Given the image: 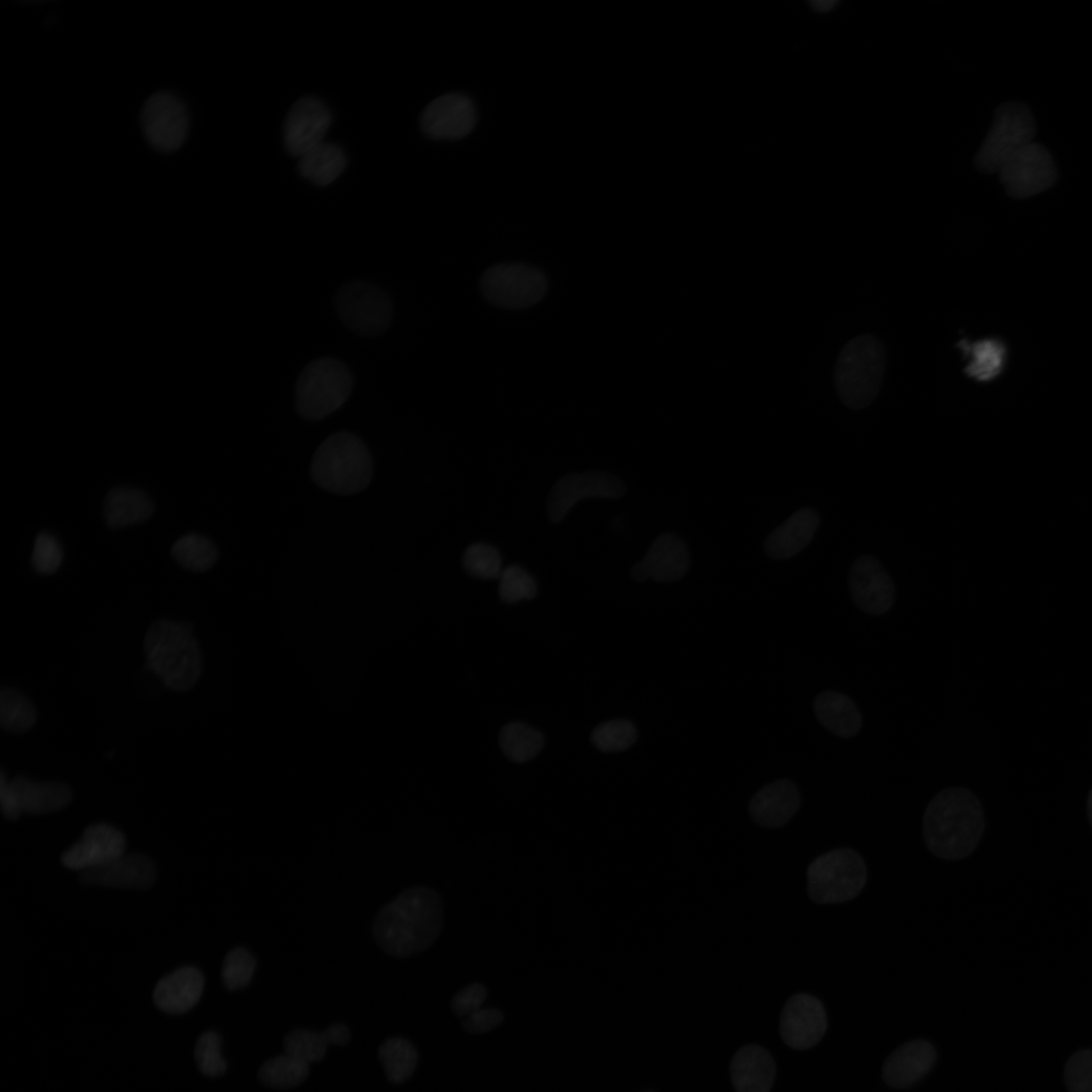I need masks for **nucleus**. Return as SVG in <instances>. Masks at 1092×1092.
<instances>
[{
  "mask_svg": "<svg viewBox=\"0 0 1092 1092\" xmlns=\"http://www.w3.org/2000/svg\"><path fill=\"white\" fill-rule=\"evenodd\" d=\"M124 848L125 838L118 829L97 823L84 830L82 837L62 854L61 860L66 868L83 872L122 855Z\"/></svg>",
  "mask_w": 1092,
  "mask_h": 1092,
  "instance_id": "6ab92c4d",
  "label": "nucleus"
},
{
  "mask_svg": "<svg viewBox=\"0 0 1092 1092\" xmlns=\"http://www.w3.org/2000/svg\"><path fill=\"white\" fill-rule=\"evenodd\" d=\"M936 1060L933 1045L924 1039H913L897 1048L883 1067L885 1082L894 1088L915 1084L932 1068Z\"/></svg>",
  "mask_w": 1092,
  "mask_h": 1092,
  "instance_id": "412c9836",
  "label": "nucleus"
},
{
  "mask_svg": "<svg viewBox=\"0 0 1092 1092\" xmlns=\"http://www.w3.org/2000/svg\"><path fill=\"white\" fill-rule=\"evenodd\" d=\"M64 559V551L58 539L48 532L39 533L33 544L31 564L41 574H51L59 569Z\"/></svg>",
  "mask_w": 1092,
  "mask_h": 1092,
  "instance_id": "a19ab883",
  "label": "nucleus"
},
{
  "mask_svg": "<svg viewBox=\"0 0 1092 1092\" xmlns=\"http://www.w3.org/2000/svg\"><path fill=\"white\" fill-rule=\"evenodd\" d=\"M332 123L329 108L317 98L298 99L288 111L283 125L284 144L290 155L300 158L324 143Z\"/></svg>",
  "mask_w": 1092,
  "mask_h": 1092,
  "instance_id": "4468645a",
  "label": "nucleus"
},
{
  "mask_svg": "<svg viewBox=\"0 0 1092 1092\" xmlns=\"http://www.w3.org/2000/svg\"><path fill=\"white\" fill-rule=\"evenodd\" d=\"M503 1019V1012L496 1008L479 1009L466 1018L463 1028L470 1033L487 1032L498 1026Z\"/></svg>",
  "mask_w": 1092,
  "mask_h": 1092,
  "instance_id": "a18cd8bd",
  "label": "nucleus"
},
{
  "mask_svg": "<svg viewBox=\"0 0 1092 1092\" xmlns=\"http://www.w3.org/2000/svg\"><path fill=\"white\" fill-rule=\"evenodd\" d=\"M156 878L153 861L142 854H122L100 867L81 872L80 881L124 889H146Z\"/></svg>",
  "mask_w": 1092,
  "mask_h": 1092,
  "instance_id": "aec40b11",
  "label": "nucleus"
},
{
  "mask_svg": "<svg viewBox=\"0 0 1092 1092\" xmlns=\"http://www.w3.org/2000/svg\"><path fill=\"white\" fill-rule=\"evenodd\" d=\"M487 996V990L481 983H472L459 990L452 999L453 1012L459 1016H469L480 1009Z\"/></svg>",
  "mask_w": 1092,
  "mask_h": 1092,
  "instance_id": "c03bdc74",
  "label": "nucleus"
},
{
  "mask_svg": "<svg viewBox=\"0 0 1092 1092\" xmlns=\"http://www.w3.org/2000/svg\"><path fill=\"white\" fill-rule=\"evenodd\" d=\"M547 278L533 266L504 263L487 269L480 290L490 303L508 309H522L539 302L547 292Z\"/></svg>",
  "mask_w": 1092,
  "mask_h": 1092,
  "instance_id": "1a4fd4ad",
  "label": "nucleus"
},
{
  "mask_svg": "<svg viewBox=\"0 0 1092 1092\" xmlns=\"http://www.w3.org/2000/svg\"><path fill=\"white\" fill-rule=\"evenodd\" d=\"M308 1075V1064L284 1054L267 1060L259 1070V1079L269 1087L285 1089L301 1084Z\"/></svg>",
  "mask_w": 1092,
  "mask_h": 1092,
  "instance_id": "f704fd0d",
  "label": "nucleus"
},
{
  "mask_svg": "<svg viewBox=\"0 0 1092 1092\" xmlns=\"http://www.w3.org/2000/svg\"><path fill=\"white\" fill-rule=\"evenodd\" d=\"M444 904L440 894L428 886H412L401 891L375 915L372 934L387 956L407 959L428 949L444 927Z\"/></svg>",
  "mask_w": 1092,
  "mask_h": 1092,
  "instance_id": "f257e3e1",
  "label": "nucleus"
},
{
  "mask_svg": "<svg viewBox=\"0 0 1092 1092\" xmlns=\"http://www.w3.org/2000/svg\"><path fill=\"white\" fill-rule=\"evenodd\" d=\"M0 806L3 815L8 819H17L21 814L10 783L3 774L0 776Z\"/></svg>",
  "mask_w": 1092,
  "mask_h": 1092,
  "instance_id": "49530a36",
  "label": "nucleus"
},
{
  "mask_svg": "<svg viewBox=\"0 0 1092 1092\" xmlns=\"http://www.w3.org/2000/svg\"><path fill=\"white\" fill-rule=\"evenodd\" d=\"M867 882L861 856L851 848H838L817 856L807 870L808 895L819 904L853 899Z\"/></svg>",
  "mask_w": 1092,
  "mask_h": 1092,
  "instance_id": "0eeeda50",
  "label": "nucleus"
},
{
  "mask_svg": "<svg viewBox=\"0 0 1092 1092\" xmlns=\"http://www.w3.org/2000/svg\"><path fill=\"white\" fill-rule=\"evenodd\" d=\"M1034 135V119L1026 105L1020 102L1002 104L995 112L993 125L975 163L983 172H998L1010 157L1031 144Z\"/></svg>",
  "mask_w": 1092,
  "mask_h": 1092,
  "instance_id": "6e6552de",
  "label": "nucleus"
},
{
  "mask_svg": "<svg viewBox=\"0 0 1092 1092\" xmlns=\"http://www.w3.org/2000/svg\"><path fill=\"white\" fill-rule=\"evenodd\" d=\"M985 827L978 798L968 789L952 787L937 793L923 816L927 848L944 859H960L977 847Z\"/></svg>",
  "mask_w": 1092,
  "mask_h": 1092,
  "instance_id": "f03ea898",
  "label": "nucleus"
},
{
  "mask_svg": "<svg viewBox=\"0 0 1092 1092\" xmlns=\"http://www.w3.org/2000/svg\"><path fill=\"white\" fill-rule=\"evenodd\" d=\"M256 966V958L249 949L242 946L231 949L221 966L223 986L231 991L245 988L251 982Z\"/></svg>",
  "mask_w": 1092,
  "mask_h": 1092,
  "instance_id": "4c0bfd02",
  "label": "nucleus"
},
{
  "mask_svg": "<svg viewBox=\"0 0 1092 1092\" xmlns=\"http://www.w3.org/2000/svg\"><path fill=\"white\" fill-rule=\"evenodd\" d=\"M352 387L353 377L343 363L332 358L314 360L297 378L296 408L306 420H322L345 403Z\"/></svg>",
  "mask_w": 1092,
  "mask_h": 1092,
  "instance_id": "423d86ee",
  "label": "nucleus"
},
{
  "mask_svg": "<svg viewBox=\"0 0 1092 1092\" xmlns=\"http://www.w3.org/2000/svg\"><path fill=\"white\" fill-rule=\"evenodd\" d=\"M379 1057L387 1078L400 1083L412 1076L418 1062L414 1045L401 1037H392L382 1043Z\"/></svg>",
  "mask_w": 1092,
  "mask_h": 1092,
  "instance_id": "72a5a7b5",
  "label": "nucleus"
},
{
  "mask_svg": "<svg viewBox=\"0 0 1092 1092\" xmlns=\"http://www.w3.org/2000/svg\"><path fill=\"white\" fill-rule=\"evenodd\" d=\"M962 349L970 355V362L966 367V374L978 381H989L996 378L1003 370L1006 358V347L998 339H984L973 345L962 342Z\"/></svg>",
  "mask_w": 1092,
  "mask_h": 1092,
  "instance_id": "c756f323",
  "label": "nucleus"
},
{
  "mask_svg": "<svg viewBox=\"0 0 1092 1092\" xmlns=\"http://www.w3.org/2000/svg\"><path fill=\"white\" fill-rule=\"evenodd\" d=\"M153 512L154 504L145 492L125 486L111 489L103 506L104 520L112 528L143 523Z\"/></svg>",
  "mask_w": 1092,
  "mask_h": 1092,
  "instance_id": "cd10ccee",
  "label": "nucleus"
},
{
  "mask_svg": "<svg viewBox=\"0 0 1092 1092\" xmlns=\"http://www.w3.org/2000/svg\"><path fill=\"white\" fill-rule=\"evenodd\" d=\"M690 567V553L684 540L672 532L659 535L641 561L631 569L638 582L653 579L674 582L681 579Z\"/></svg>",
  "mask_w": 1092,
  "mask_h": 1092,
  "instance_id": "a211bd4d",
  "label": "nucleus"
},
{
  "mask_svg": "<svg viewBox=\"0 0 1092 1092\" xmlns=\"http://www.w3.org/2000/svg\"><path fill=\"white\" fill-rule=\"evenodd\" d=\"M37 719L33 703L16 688L4 687L0 691V725L11 733L30 730Z\"/></svg>",
  "mask_w": 1092,
  "mask_h": 1092,
  "instance_id": "7c9ffc66",
  "label": "nucleus"
},
{
  "mask_svg": "<svg viewBox=\"0 0 1092 1092\" xmlns=\"http://www.w3.org/2000/svg\"><path fill=\"white\" fill-rule=\"evenodd\" d=\"M543 742L540 732L519 722L506 725L499 736L503 752L516 762L534 758L542 749Z\"/></svg>",
  "mask_w": 1092,
  "mask_h": 1092,
  "instance_id": "473e14b6",
  "label": "nucleus"
},
{
  "mask_svg": "<svg viewBox=\"0 0 1092 1092\" xmlns=\"http://www.w3.org/2000/svg\"><path fill=\"white\" fill-rule=\"evenodd\" d=\"M203 975L195 967H183L161 979L154 991L156 1005L167 1013H183L200 999Z\"/></svg>",
  "mask_w": 1092,
  "mask_h": 1092,
  "instance_id": "393cba45",
  "label": "nucleus"
},
{
  "mask_svg": "<svg viewBox=\"0 0 1092 1092\" xmlns=\"http://www.w3.org/2000/svg\"><path fill=\"white\" fill-rule=\"evenodd\" d=\"M730 1075L736 1092H769L776 1078V1064L765 1049L748 1044L732 1058Z\"/></svg>",
  "mask_w": 1092,
  "mask_h": 1092,
  "instance_id": "b1692460",
  "label": "nucleus"
},
{
  "mask_svg": "<svg viewBox=\"0 0 1092 1092\" xmlns=\"http://www.w3.org/2000/svg\"><path fill=\"white\" fill-rule=\"evenodd\" d=\"M283 1044L286 1055L306 1064L322 1060L329 1045L323 1033L305 1029L290 1031Z\"/></svg>",
  "mask_w": 1092,
  "mask_h": 1092,
  "instance_id": "58836bf2",
  "label": "nucleus"
},
{
  "mask_svg": "<svg viewBox=\"0 0 1092 1092\" xmlns=\"http://www.w3.org/2000/svg\"><path fill=\"white\" fill-rule=\"evenodd\" d=\"M310 472L321 487L339 494H352L369 484L372 460L368 449L357 436L338 432L320 445L313 455Z\"/></svg>",
  "mask_w": 1092,
  "mask_h": 1092,
  "instance_id": "20e7f679",
  "label": "nucleus"
},
{
  "mask_svg": "<svg viewBox=\"0 0 1092 1092\" xmlns=\"http://www.w3.org/2000/svg\"><path fill=\"white\" fill-rule=\"evenodd\" d=\"M801 804L798 788L790 780L772 782L751 799L749 813L755 823L775 828L788 823Z\"/></svg>",
  "mask_w": 1092,
  "mask_h": 1092,
  "instance_id": "4be33fe9",
  "label": "nucleus"
},
{
  "mask_svg": "<svg viewBox=\"0 0 1092 1092\" xmlns=\"http://www.w3.org/2000/svg\"><path fill=\"white\" fill-rule=\"evenodd\" d=\"M886 355L880 340L860 335L842 348L836 360L834 381L840 400L858 410L877 397L885 373Z\"/></svg>",
  "mask_w": 1092,
  "mask_h": 1092,
  "instance_id": "39448f33",
  "label": "nucleus"
},
{
  "mask_svg": "<svg viewBox=\"0 0 1092 1092\" xmlns=\"http://www.w3.org/2000/svg\"><path fill=\"white\" fill-rule=\"evenodd\" d=\"M476 110L469 97L448 93L433 100L423 111L421 126L430 138L454 140L467 135L475 126Z\"/></svg>",
  "mask_w": 1092,
  "mask_h": 1092,
  "instance_id": "dca6fc26",
  "label": "nucleus"
},
{
  "mask_svg": "<svg viewBox=\"0 0 1092 1092\" xmlns=\"http://www.w3.org/2000/svg\"><path fill=\"white\" fill-rule=\"evenodd\" d=\"M1087 812H1088V817H1089V820H1090V823H1091V826H1092V790L1090 791L1088 799H1087Z\"/></svg>",
  "mask_w": 1092,
  "mask_h": 1092,
  "instance_id": "09e8293b",
  "label": "nucleus"
},
{
  "mask_svg": "<svg viewBox=\"0 0 1092 1092\" xmlns=\"http://www.w3.org/2000/svg\"><path fill=\"white\" fill-rule=\"evenodd\" d=\"M322 1033L329 1045H344L350 1040V1031L344 1024H332Z\"/></svg>",
  "mask_w": 1092,
  "mask_h": 1092,
  "instance_id": "de8ad7c7",
  "label": "nucleus"
},
{
  "mask_svg": "<svg viewBox=\"0 0 1092 1092\" xmlns=\"http://www.w3.org/2000/svg\"><path fill=\"white\" fill-rule=\"evenodd\" d=\"M848 586L855 605L870 615H882L895 601V586L880 562L872 556H860L852 564Z\"/></svg>",
  "mask_w": 1092,
  "mask_h": 1092,
  "instance_id": "f3484780",
  "label": "nucleus"
},
{
  "mask_svg": "<svg viewBox=\"0 0 1092 1092\" xmlns=\"http://www.w3.org/2000/svg\"><path fill=\"white\" fill-rule=\"evenodd\" d=\"M141 125L151 146L162 153H172L186 141L189 115L176 95L161 91L146 101L141 113Z\"/></svg>",
  "mask_w": 1092,
  "mask_h": 1092,
  "instance_id": "9b49d317",
  "label": "nucleus"
},
{
  "mask_svg": "<svg viewBox=\"0 0 1092 1092\" xmlns=\"http://www.w3.org/2000/svg\"><path fill=\"white\" fill-rule=\"evenodd\" d=\"M1007 193L1014 198L1038 194L1057 180V169L1050 152L1032 142L1010 157L999 169Z\"/></svg>",
  "mask_w": 1092,
  "mask_h": 1092,
  "instance_id": "f8f14e48",
  "label": "nucleus"
},
{
  "mask_svg": "<svg viewBox=\"0 0 1092 1092\" xmlns=\"http://www.w3.org/2000/svg\"><path fill=\"white\" fill-rule=\"evenodd\" d=\"M462 563L469 575L482 579L497 578L504 570L499 551L484 542H476L467 547Z\"/></svg>",
  "mask_w": 1092,
  "mask_h": 1092,
  "instance_id": "c9c22d12",
  "label": "nucleus"
},
{
  "mask_svg": "<svg viewBox=\"0 0 1092 1092\" xmlns=\"http://www.w3.org/2000/svg\"><path fill=\"white\" fill-rule=\"evenodd\" d=\"M9 783L21 813L56 812L68 806L73 798L71 788L61 782H36L18 776Z\"/></svg>",
  "mask_w": 1092,
  "mask_h": 1092,
  "instance_id": "a878e982",
  "label": "nucleus"
},
{
  "mask_svg": "<svg viewBox=\"0 0 1092 1092\" xmlns=\"http://www.w3.org/2000/svg\"><path fill=\"white\" fill-rule=\"evenodd\" d=\"M498 594L508 604L522 600H531L537 594V584L533 576L519 565H510L499 576Z\"/></svg>",
  "mask_w": 1092,
  "mask_h": 1092,
  "instance_id": "ea45409f",
  "label": "nucleus"
},
{
  "mask_svg": "<svg viewBox=\"0 0 1092 1092\" xmlns=\"http://www.w3.org/2000/svg\"><path fill=\"white\" fill-rule=\"evenodd\" d=\"M813 710L820 724L838 737L851 738L861 728L862 718L857 706L848 696L837 691L819 694L814 700Z\"/></svg>",
  "mask_w": 1092,
  "mask_h": 1092,
  "instance_id": "bb28decb",
  "label": "nucleus"
},
{
  "mask_svg": "<svg viewBox=\"0 0 1092 1092\" xmlns=\"http://www.w3.org/2000/svg\"><path fill=\"white\" fill-rule=\"evenodd\" d=\"M827 1027L825 1009L816 997L798 993L785 1004L780 1020L783 1040L795 1050L812 1048L823 1037Z\"/></svg>",
  "mask_w": 1092,
  "mask_h": 1092,
  "instance_id": "2eb2a0df",
  "label": "nucleus"
},
{
  "mask_svg": "<svg viewBox=\"0 0 1092 1092\" xmlns=\"http://www.w3.org/2000/svg\"><path fill=\"white\" fill-rule=\"evenodd\" d=\"M148 665L172 691L192 689L202 672V655L189 625L169 619L154 621L144 639Z\"/></svg>",
  "mask_w": 1092,
  "mask_h": 1092,
  "instance_id": "7ed1b4c3",
  "label": "nucleus"
},
{
  "mask_svg": "<svg viewBox=\"0 0 1092 1092\" xmlns=\"http://www.w3.org/2000/svg\"><path fill=\"white\" fill-rule=\"evenodd\" d=\"M346 163L345 153L339 146L324 142L299 158L298 169L307 180L326 186L340 177Z\"/></svg>",
  "mask_w": 1092,
  "mask_h": 1092,
  "instance_id": "c85d7f7f",
  "label": "nucleus"
},
{
  "mask_svg": "<svg viewBox=\"0 0 1092 1092\" xmlns=\"http://www.w3.org/2000/svg\"><path fill=\"white\" fill-rule=\"evenodd\" d=\"M626 489L616 475L605 471L571 473L561 477L552 487L546 503L551 522L560 523L572 506L586 497L619 498Z\"/></svg>",
  "mask_w": 1092,
  "mask_h": 1092,
  "instance_id": "ddd939ff",
  "label": "nucleus"
},
{
  "mask_svg": "<svg viewBox=\"0 0 1092 1092\" xmlns=\"http://www.w3.org/2000/svg\"><path fill=\"white\" fill-rule=\"evenodd\" d=\"M335 310L341 322L361 336L384 333L392 320L389 296L377 286L354 281L342 285L335 294Z\"/></svg>",
  "mask_w": 1092,
  "mask_h": 1092,
  "instance_id": "9d476101",
  "label": "nucleus"
},
{
  "mask_svg": "<svg viewBox=\"0 0 1092 1092\" xmlns=\"http://www.w3.org/2000/svg\"><path fill=\"white\" fill-rule=\"evenodd\" d=\"M175 561L184 568L201 572L213 566L217 559V549L206 537L189 533L175 541L171 548Z\"/></svg>",
  "mask_w": 1092,
  "mask_h": 1092,
  "instance_id": "2f4dec72",
  "label": "nucleus"
},
{
  "mask_svg": "<svg viewBox=\"0 0 1092 1092\" xmlns=\"http://www.w3.org/2000/svg\"><path fill=\"white\" fill-rule=\"evenodd\" d=\"M1065 1081L1070 1092H1092V1051L1075 1053L1065 1068Z\"/></svg>",
  "mask_w": 1092,
  "mask_h": 1092,
  "instance_id": "37998d69",
  "label": "nucleus"
},
{
  "mask_svg": "<svg viewBox=\"0 0 1092 1092\" xmlns=\"http://www.w3.org/2000/svg\"><path fill=\"white\" fill-rule=\"evenodd\" d=\"M819 524L820 517L815 509L798 510L768 534L764 541L765 554L777 560L797 555L812 541Z\"/></svg>",
  "mask_w": 1092,
  "mask_h": 1092,
  "instance_id": "5701e85b",
  "label": "nucleus"
},
{
  "mask_svg": "<svg viewBox=\"0 0 1092 1092\" xmlns=\"http://www.w3.org/2000/svg\"><path fill=\"white\" fill-rule=\"evenodd\" d=\"M645 1092H652V1091H645Z\"/></svg>",
  "mask_w": 1092,
  "mask_h": 1092,
  "instance_id": "8fccbe9b",
  "label": "nucleus"
},
{
  "mask_svg": "<svg viewBox=\"0 0 1092 1092\" xmlns=\"http://www.w3.org/2000/svg\"><path fill=\"white\" fill-rule=\"evenodd\" d=\"M220 1037L214 1031H206L198 1038L195 1058L201 1072L210 1077L222 1075L226 1064L220 1054Z\"/></svg>",
  "mask_w": 1092,
  "mask_h": 1092,
  "instance_id": "79ce46f5",
  "label": "nucleus"
},
{
  "mask_svg": "<svg viewBox=\"0 0 1092 1092\" xmlns=\"http://www.w3.org/2000/svg\"><path fill=\"white\" fill-rule=\"evenodd\" d=\"M636 739L635 725L625 719L604 722L592 733L594 745L605 752L623 751L632 746Z\"/></svg>",
  "mask_w": 1092,
  "mask_h": 1092,
  "instance_id": "e433bc0d",
  "label": "nucleus"
}]
</instances>
